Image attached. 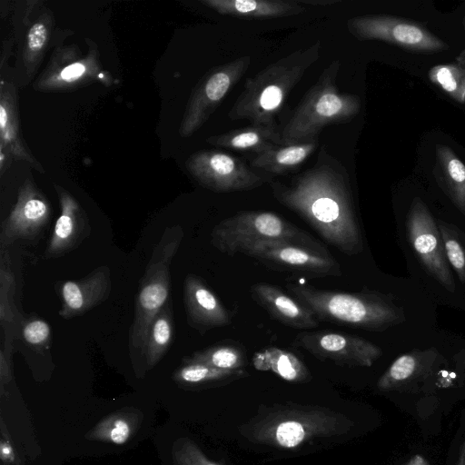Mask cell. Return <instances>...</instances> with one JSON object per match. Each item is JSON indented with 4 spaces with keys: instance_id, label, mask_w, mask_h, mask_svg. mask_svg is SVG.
I'll return each instance as SVG.
<instances>
[{
    "instance_id": "44dd1931",
    "label": "cell",
    "mask_w": 465,
    "mask_h": 465,
    "mask_svg": "<svg viewBox=\"0 0 465 465\" xmlns=\"http://www.w3.org/2000/svg\"><path fill=\"white\" fill-rule=\"evenodd\" d=\"M437 351H414L398 357L380 377L377 388L381 391H407L425 379L436 361Z\"/></svg>"
},
{
    "instance_id": "6da1fadb",
    "label": "cell",
    "mask_w": 465,
    "mask_h": 465,
    "mask_svg": "<svg viewBox=\"0 0 465 465\" xmlns=\"http://www.w3.org/2000/svg\"><path fill=\"white\" fill-rule=\"evenodd\" d=\"M281 204L302 218L328 244L352 256L363 238L349 179L342 166L321 150L317 163L290 183L271 181Z\"/></svg>"
},
{
    "instance_id": "8992f818",
    "label": "cell",
    "mask_w": 465,
    "mask_h": 465,
    "mask_svg": "<svg viewBox=\"0 0 465 465\" xmlns=\"http://www.w3.org/2000/svg\"><path fill=\"white\" fill-rule=\"evenodd\" d=\"M183 236L181 225L169 226L153 251L136 294L134 317L129 331L130 349L143 352L152 321L170 301L171 263Z\"/></svg>"
},
{
    "instance_id": "f546056e",
    "label": "cell",
    "mask_w": 465,
    "mask_h": 465,
    "mask_svg": "<svg viewBox=\"0 0 465 465\" xmlns=\"http://www.w3.org/2000/svg\"><path fill=\"white\" fill-rule=\"evenodd\" d=\"M437 156L445 191L458 210L465 215V164L445 145L438 146Z\"/></svg>"
},
{
    "instance_id": "8d00e7d4",
    "label": "cell",
    "mask_w": 465,
    "mask_h": 465,
    "mask_svg": "<svg viewBox=\"0 0 465 465\" xmlns=\"http://www.w3.org/2000/svg\"><path fill=\"white\" fill-rule=\"evenodd\" d=\"M15 335L5 334L4 344L0 350V383L1 394L4 392L5 385L8 384L13 379L12 371V352Z\"/></svg>"
},
{
    "instance_id": "9a60e30c",
    "label": "cell",
    "mask_w": 465,
    "mask_h": 465,
    "mask_svg": "<svg viewBox=\"0 0 465 465\" xmlns=\"http://www.w3.org/2000/svg\"><path fill=\"white\" fill-rule=\"evenodd\" d=\"M52 205L31 177L20 185L17 200L2 225L1 248H8L17 240L36 238L48 224Z\"/></svg>"
},
{
    "instance_id": "5bb4252c",
    "label": "cell",
    "mask_w": 465,
    "mask_h": 465,
    "mask_svg": "<svg viewBox=\"0 0 465 465\" xmlns=\"http://www.w3.org/2000/svg\"><path fill=\"white\" fill-rule=\"evenodd\" d=\"M293 344L321 361L347 367H371L382 354L379 346L362 337L329 330L300 331Z\"/></svg>"
},
{
    "instance_id": "f1b7e54d",
    "label": "cell",
    "mask_w": 465,
    "mask_h": 465,
    "mask_svg": "<svg viewBox=\"0 0 465 465\" xmlns=\"http://www.w3.org/2000/svg\"><path fill=\"white\" fill-rule=\"evenodd\" d=\"M54 24L53 13L45 10L29 26L26 32L23 63L29 76L34 75L45 55Z\"/></svg>"
},
{
    "instance_id": "ab89813d",
    "label": "cell",
    "mask_w": 465,
    "mask_h": 465,
    "mask_svg": "<svg viewBox=\"0 0 465 465\" xmlns=\"http://www.w3.org/2000/svg\"><path fill=\"white\" fill-rule=\"evenodd\" d=\"M457 465H465V440L461 445Z\"/></svg>"
},
{
    "instance_id": "d590c367",
    "label": "cell",
    "mask_w": 465,
    "mask_h": 465,
    "mask_svg": "<svg viewBox=\"0 0 465 465\" xmlns=\"http://www.w3.org/2000/svg\"><path fill=\"white\" fill-rule=\"evenodd\" d=\"M172 459L173 465H223L211 460L189 438H180L173 444Z\"/></svg>"
},
{
    "instance_id": "f35d334b",
    "label": "cell",
    "mask_w": 465,
    "mask_h": 465,
    "mask_svg": "<svg viewBox=\"0 0 465 465\" xmlns=\"http://www.w3.org/2000/svg\"><path fill=\"white\" fill-rule=\"evenodd\" d=\"M405 465H430L425 458L420 454H415Z\"/></svg>"
},
{
    "instance_id": "4fadbf2b",
    "label": "cell",
    "mask_w": 465,
    "mask_h": 465,
    "mask_svg": "<svg viewBox=\"0 0 465 465\" xmlns=\"http://www.w3.org/2000/svg\"><path fill=\"white\" fill-rule=\"evenodd\" d=\"M408 239L425 269L449 292L455 282L445 254L443 241L437 223L427 205L415 198L406 219Z\"/></svg>"
},
{
    "instance_id": "7c38bea8",
    "label": "cell",
    "mask_w": 465,
    "mask_h": 465,
    "mask_svg": "<svg viewBox=\"0 0 465 465\" xmlns=\"http://www.w3.org/2000/svg\"><path fill=\"white\" fill-rule=\"evenodd\" d=\"M88 45V54L84 56L74 45L55 49L34 88L41 92L73 91L102 79L96 45L93 42Z\"/></svg>"
},
{
    "instance_id": "ffe728a7",
    "label": "cell",
    "mask_w": 465,
    "mask_h": 465,
    "mask_svg": "<svg viewBox=\"0 0 465 465\" xmlns=\"http://www.w3.org/2000/svg\"><path fill=\"white\" fill-rule=\"evenodd\" d=\"M0 153L9 160L24 161L39 173H45L43 166L23 139L16 89L10 82H2L0 88Z\"/></svg>"
},
{
    "instance_id": "52a82bcc",
    "label": "cell",
    "mask_w": 465,
    "mask_h": 465,
    "mask_svg": "<svg viewBox=\"0 0 465 465\" xmlns=\"http://www.w3.org/2000/svg\"><path fill=\"white\" fill-rule=\"evenodd\" d=\"M263 241H288L322 246L311 234L267 211H241L219 222L211 232V243L222 253L233 256Z\"/></svg>"
},
{
    "instance_id": "9c48e42d",
    "label": "cell",
    "mask_w": 465,
    "mask_h": 465,
    "mask_svg": "<svg viewBox=\"0 0 465 465\" xmlns=\"http://www.w3.org/2000/svg\"><path fill=\"white\" fill-rule=\"evenodd\" d=\"M251 63V56H241L213 67L202 77L185 107L179 127L180 136L190 137L205 124L248 70Z\"/></svg>"
},
{
    "instance_id": "e575fe53",
    "label": "cell",
    "mask_w": 465,
    "mask_h": 465,
    "mask_svg": "<svg viewBox=\"0 0 465 465\" xmlns=\"http://www.w3.org/2000/svg\"><path fill=\"white\" fill-rule=\"evenodd\" d=\"M21 334L24 341L37 352H44L51 346L52 329L37 316L21 320Z\"/></svg>"
},
{
    "instance_id": "d6a6232c",
    "label": "cell",
    "mask_w": 465,
    "mask_h": 465,
    "mask_svg": "<svg viewBox=\"0 0 465 465\" xmlns=\"http://www.w3.org/2000/svg\"><path fill=\"white\" fill-rule=\"evenodd\" d=\"M430 81L460 104H465V49L455 61L437 64L428 73Z\"/></svg>"
},
{
    "instance_id": "83f0119b",
    "label": "cell",
    "mask_w": 465,
    "mask_h": 465,
    "mask_svg": "<svg viewBox=\"0 0 465 465\" xmlns=\"http://www.w3.org/2000/svg\"><path fill=\"white\" fill-rule=\"evenodd\" d=\"M183 361L198 362L221 370L238 371L247 363L246 351L242 344L224 340L208 348L194 351Z\"/></svg>"
},
{
    "instance_id": "ac0fdd59",
    "label": "cell",
    "mask_w": 465,
    "mask_h": 465,
    "mask_svg": "<svg viewBox=\"0 0 465 465\" xmlns=\"http://www.w3.org/2000/svg\"><path fill=\"white\" fill-rule=\"evenodd\" d=\"M183 303L188 324L201 334L232 322L231 312L204 280L193 273L184 279Z\"/></svg>"
},
{
    "instance_id": "60d3db41",
    "label": "cell",
    "mask_w": 465,
    "mask_h": 465,
    "mask_svg": "<svg viewBox=\"0 0 465 465\" xmlns=\"http://www.w3.org/2000/svg\"><path fill=\"white\" fill-rule=\"evenodd\" d=\"M463 25H464V27H465V16H464V19H463Z\"/></svg>"
},
{
    "instance_id": "8fae6325",
    "label": "cell",
    "mask_w": 465,
    "mask_h": 465,
    "mask_svg": "<svg viewBox=\"0 0 465 465\" xmlns=\"http://www.w3.org/2000/svg\"><path fill=\"white\" fill-rule=\"evenodd\" d=\"M350 34L359 40H380L417 52H439L449 45L421 25L390 15H361L347 22Z\"/></svg>"
},
{
    "instance_id": "2e32d148",
    "label": "cell",
    "mask_w": 465,
    "mask_h": 465,
    "mask_svg": "<svg viewBox=\"0 0 465 465\" xmlns=\"http://www.w3.org/2000/svg\"><path fill=\"white\" fill-rule=\"evenodd\" d=\"M60 215L55 221L44 258H60L78 248L89 237L91 225L87 213L78 201L64 187L54 184Z\"/></svg>"
},
{
    "instance_id": "1f68e13d",
    "label": "cell",
    "mask_w": 465,
    "mask_h": 465,
    "mask_svg": "<svg viewBox=\"0 0 465 465\" xmlns=\"http://www.w3.org/2000/svg\"><path fill=\"white\" fill-rule=\"evenodd\" d=\"M15 278L11 268L7 248H0V323L5 334L15 336L17 310L14 303Z\"/></svg>"
},
{
    "instance_id": "e0dca14e",
    "label": "cell",
    "mask_w": 465,
    "mask_h": 465,
    "mask_svg": "<svg viewBox=\"0 0 465 465\" xmlns=\"http://www.w3.org/2000/svg\"><path fill=\"white\" fill-rule=\"evenodd\" d=\"M112 289L111 271L102 265L79 280L57 282L55 290L62 302L58 314L64 320L81 316L105 302Z\"/></svg>"
},
{
    "instance_id": "603a6c76",
    "label": "cell",
    "mask_w": 465,
    "mask_h": 465,
    "mask_svg": "<svg viewBox=\"0 0 465 465\" xmlns=\"http://www.w3.org/2000/svg\"><path fill=\"white\" fill-rule=\"evenodd\" d=\"M206 142L217 147L252 152L256 155L278 145H282L280 131L275 128L252 124L209 136Z\"/></svg>"
},
{
    "instance_id": "7a4b0ae2",
    "label": "cell",
    "mask_w": 465,
    "mask_h": 465,
    "mask_svg": "<svg viewBox=\"0 0 465 465\" xmlns=\"http://www.w3.org/2000/svg\"><path fill=\"white\" fill-rule=\"evenodd\" d=\"M352 427L348 416L327 407L277 403L260 408L240 431L252 443L293 450L316 439L346 434Z\"/></svg>"
},
{
    "instance_id": "5b68a950",
    "label": "cell",
    "mask_w": 465,
    "mask_h": 465,
    "mask_svg": "<svg viewBox=\"0 0 465 465\" xmlns=\"http://www.w3.org/2000/svg\"><path fill=\"white\" fill-rule=\"evenodd\" d=\"M339 69L340 61L334 60L305 94L280 131L282 144L318 141L324 127L350 122L358 114L360 98L340 92L336 85Z\"/></svg>"
},
{
    "instance_id": "4dcf8cb0",
    "label": "cell",
    "mask_w": 465,
    "mask_h": 465,
    "mask_svg": "<svg viewBox=\"0 0 465 465\" xmlns=\"http://www.w3.org/2000/svg\"><path fill=\"white\" fill-rule=\"evenodd\" d=\"M247 375L244 369L228 371L203 363L183 361V364L173 373V380L181 386L200 387L226 383Z\"/></svg>"
},
{
    "instance_id": "d6986e66",
    "label": "cell",
    "mask_w": 465,
    "mask_h": 465,
    "mask_svg": "<svg viewBox=\"0 0 465 465\" xmlns=\"http://www.w3.org/2000/svg\"><path fill=\"white\" fill-rule=\"evenodd\" d=\"M250 293L272 319L286 326L300 330L319 326V320L311 310L276 285L257 282L251 286Z\"/></svg>"
},
{
    "instance_id": "277c9868",
    "label": "cell",
    "mask_w": 465,
    "mask_h": 465,
    "mask_svg": "<svg viewBox=\"0 0 465 465\" xmlns=\"http://www.w3.org/2000/svg\"><path fill=\"white\" fill-rule=\"evenodd\" d=\"M286 288L319 321L382 331L404 320L402 310L376 292L327 291L296 283H288Z\"/></svg>"
},
{
    "instance_id": "484cf974",
    "label": "cell",
    "mask_w": 465,
    "mask_h": 465,
    "mask_svg": "<svg viewBox=\"0 0 465 465\" xmlns=\"http://www.w3.org/2000/svg\"><path fill=\"white\" fill-rule=\"evenodd\" d=\"M141 423V415L135 411H119L101 420L86 434L91 440L125 444Z\"/></svg>"
},
{
    "instance_id": "cb8c5ba5",
    "label": "cell",
    "mask_w": 465,
    "mask_h": 465,
    "mask_svg": "<svg viewBox=\"0 0 465 465\" xmlns=\"http://www.w3.org/2000/svg\"><path fill=\"white\" fill-rule=\"evenodd\" d=\"M317 146L318 141L278 145L253 157L251 166L271 174H284L304 163Z\"/></svg>"
},
{
    "instance_id": "d4e9b609",
    "label": "cell",
    "mask_w": 465,
    "mask_h": 465,
    "mask_svg": "<svg viewBox=\"0 0 465 465\" xmlns=\"http://www.w3.org/2000/svg\"><path fill=\"white\" fill-rule=\"evenodd\" d=\"M252 364L256 370L271 371L289 382L303 383L312 380L310 371L299 357L277 347L256 352Z\"/></svg>"
},
{
    "instance_id": "ba28073f",
    "label": "cell",
    "mask_w": 465,
    "mask_h": 465,
    "mask_svg": "<svg viewBox=\"0 0 465 465\" xmlns=\"http://www.w3.org/2000/svg\"><path fill=\"white\" fill-rule=\"evenodd\" d=\"M242 254L253 258L267 268L309 277L340 276L339 262L322 246L288 241H263L245 249Z\"/></svg>"
},
{
    "instance_id": "836d02e7",
    "label": "cell",
    "mask_w": 465,
    "mask_h": 465,
    "mask_svg": "<svg viewBox=\"0 0 465 465\" xmlns=\"http://www.w3.org/2000/svg\"><path fill=\"white\" fill-rule=\"evenodd\" d=\"M445 254L460 281L465 284V234L453 224L437 222Z\"/></svg>"
},
{
    "instance_id": "7402d4cb",
    "label": "cell",
    "mask_w": 465,
    "mask_h": 465,
    "mask_svg": "<svg viewBox=\"0 0 465 465\" xmlns=\"http://www.w3.org/2000/svg\"><path fill=\"white\" fill-rule=\"evenodd\" d=\"M223 15L243 18H275L296 15L305 8L299 0H201Z\"/></svg>"
},
{
    "instance_id": "b9f144b4",
    "label": "cell",
    "mask_w": 465,
    "mask_h": 465,
    "mask_svg": "<svg viewBox=\"0 0 465 465\" xmlns=\"http://www.w3.org/2000/svg\"><path fill=\"white\" fill-rule=\"evenodd\" d=\"M2 465H9V464H2Z\"/></svg>"
},
{
    "instance_id": "4316f807",
    "label": "cell",
    "mask_w": 465,
    "mask_h": 465,
    "mask_svg": "<svg viewBox=\"0 0 465 465\" xmlns=\"http://www.w3.org/2000/svg\"><path fill=\"white\" fill-rule=\"evenodd\" d=\"M174 321L171 300L152 321L144 346L148 369L153 368L169 350L174 338Z\"/></svg>"
},
{
    "instance_id": "74e56055",
    "label": "cell",
    "mask_w": 465,
    "mask_h": 465,
    "mask_svg": "<svg viewBox=\"0 0 465 465\" xmlns=\"http://www.w3.org/2000/svg\"><path fill=\"white\" fill-rule=\"evenodd\" d=\"M2 440H1V458L3 460L15 462V451L8 440V434H5V430L2 429Z\"/></svg>"
},
{
    "instance_id": "30bf717a",
    "label": "cell",
    "mask_w": 465,
    "mask_h": 465,
    "mask_svg": "<svg viewBox=\"0 0 465 465\" xmlns=\"http://www.w3.org/2000/svg\"><path fill=\"white\" fill-rule=\"evenodd\" d=\"M185 168L202 186L216 193L253 190L267 181L241 159L218 150H202L188 157Z\"/></svg>"
},
{
    "instance_id": "3957f363",
    "label": "cell",
    "mask_w": 465,
    "mask_h": 465,
    "mask_svg": "<svg viewBox=\"0 0 465 465\" xmlns=\"http://www.w3.org/2000/svg\"><path fill=\"white\" fill-rule=\"evenodd\" d=\"M320 44L298 50L247 78L231 107L230 120H248L252 125L276 129V115L306 70L319 59Z\"/></svg>"
}]
</instances>
